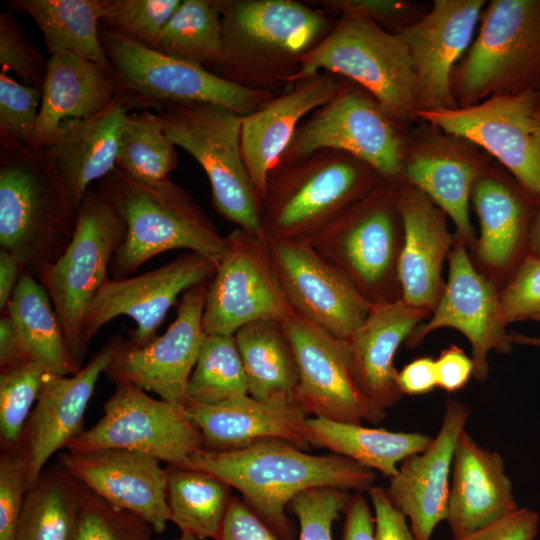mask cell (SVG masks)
<instances>
[{
    "label": "cell",
    "mask_w": 540,
    "mask_h": 540,
    "mask_svg": "<svg viewBox=\"0 0 540 540\" xmlns=\"http://www.w3.org/2000/svg\"><path fill=\"white\" fill-rule=\"evenodd\" d=\"M178 467L211 474L240 492L243 501L281 540H293L286 507L301 492L316 487L367 491L376 474L346 457L312 455L281 439H266L241 449H201Z\"/></svg>",
    "instance_id": "cell-1"
},
{
    "label": "cell",
    "mask_w": 540,
    "mask_h": 540,
    "mask_svg": "<svg viewBox=\"0 0 540 540\" xmlns=\"http://www.w3.org/2000/svg\"><path fill=\"white\" fill-rule=\"evenodd\" d=\"M223 56L215 74L276 94L292 87L304 56L336 21L294 0H217Z\"/></svg>",
    "instance_id": "cell-2"
},
{
    "label": "cell",
    "mask_w": 540,
    "mask_h": 540,
    "mask_svg": "<svg viewBox=\"0 0 540 540\" xmlns=\"http://www.w3.org/2000/svg\"><path fill=\"white\" fill-rule=\"evenodd\" d=\"M98 188L126 226L109 266L113 279L127 278L152 257L173 249H185L216 263L222 256L225 236L187 191L169 178L146 181L116 166Z\"/></svg>",
    "instance_id": "cell-3"
},
{
    "label": "cell",
    "mask_w": 540,
    "mask_h": 540,
    "mask_svg": "<svg viewBox=\"0 0 540 540\" xmlns=\"http://www.w3.org/2000/svg\"><path fill=\"white\" fill-rule=\"evenodd\" d=\"M78 212L47 149L0 148V245L27 273L59 259Z\"/></svg>",
    "instance_id": "cell-4"
},
{
    "label": "cell",
    "mask_w": 540,
    "mask_h": 540,
    "mask_svg": "<svg viewBox=\"0 0 540 540\" xmlns=\"http://www.w3.org/2000/svg\"><path fill=\"white\" fill-rule=\"evenodd\" d=\"M383 180L367 164L337 150L279 162L268 176L261 201L264 237L312 243Z\"/></svg>",
    "instance_id": "cell-5"
},
{
    "label": "cell",
    "mask_w": 540,
    "mask_h": 540,
    "mask_svg": "<svg viewBox=\"0 0 540 540\" xmlns=\"http://www.w3.org/2000/svg\"><path fill=\"white\" fill-rule=\"evenodd\" d=\"M154 110L170 141L203 168L216 211L238 228L265 239L261 200L242 154V116L202 102L166 103Z\"/></svg>",
    "instance_id": "cell-6"
},
{
    "label": "cell",
    "mask_w": 540,
    "mask_h": 540,
    "mask_svg": "<svg viewBox=\"0 0 540 540\" xmlns=\"http://www.w3.org/2000/svg\"><path fill=\"white\" fill-rule=\"evenodd\" d=\"M99 31L115 76L116 96L129 111L151 110L166 103L202 102L245 116L276 95L243 87L203 67L162 54L101 23Z\"/></svg>",
    "instance_id": "cell-7"
},
{
    "label": "cell",
    "mask_w": 540,
    "mask_h": 540,
    "mask_svg": "<svg viewBox=\"0 0 540 540\" xmlns=\"http://www.w3.org/2000/svg\"><path fill=\"white\" fill-rule=\"evenodd\" d=\"M125 222L99 188H89L74 235L64 253L34 276L47 291L73 358L83 366L88 349L83 325L95 296L109 279L111 260L122 244Z\"/></svg>",
    "instance_id": "cell-8"
},
{
    "label": "cell",
    "mask_w": 540,
    "mask_h": 540,
    "mask_svg": "<svg viewBox=\"0 0 540 540\" xmlns=\"http://www.w3.org/2000/svg\"><path fill=\"white\" fill-rule=\"evenodd\" d=\"M319 72L356 82L395 120L417 111V80L406 45L397 33L383 30L369 18L341 15L304 56L297 82Z\"/></svg>",
    "instance_id": "cell-9"
},
{
    "label": "cell",
    "mask_w": 540,
    "mask_h": 540,
    "mask_svg": "<svg viewBox=\"0 0 540 540\" xmlns=\"http://www.w3.org/2000/svg\"><path fill=\"white\" fill-rule=\"evenodd\" d=\"M371 304L401 299L403 226L396 181L383 180L311 243Z\"/></svg>",
    "instance_id": "cell-10"
},
{
    "label": "cell",
    "mask_w": 540,
    "mask_h": 540,
    "mask_svg": "<svg viewBox=\"0 0 540 540\" xmlns=\"http://www.w3.org/2000/svg\"><path fill=\"white\" fill-rule=\"evenodd\" d=\"M539 71L540 0L491 1L459 70L461 103L529 90L526 84Z\"/></svg>",
    "instance_id": "cell-11"
},
{
    "label": "cell",
    "mask_w": 540,
    "mask_h": 540,
    "mask_svg": "<svg viewBox=\"0 0 540 540\" xmlns=\"http://www.w3.org/2000/svg\"><path fill=\"white\" fill-rule=\"evenodd\" d=\"M394 121L370 94L343 84L329 102L300 123L279 162L318 150H337L395 182L403 174L405 156Z\"/></svg>",
    "instance_id": "cell-12"
},
{
    "label": "cell",
    "mask_w": 540,
    "mask_h": 540,
    "mask_svg": "<svg viewBox=\"0 0 540 540\" xmlns=\"http://www.w3.org/2000/svg\"><path fill=\"white\" fill-rule=\"evenodd\" d=\"M293 314L267 241L240 228L225 236V249L207 286L204 332L234 335L249 323L282 322Z\"/></svg>",
    "instance_id": "cell-13"
},
{
    "label": "cell",
    "mask_w": 540,
    "mask_h": 540,
    "mask_svg": "<svg viewBox=\"0 0 540 540\" xmlns=\"http://www.w3.org/2000/svg\"><path fill=\"white\" fill-rule=\"evenodd\" d=\"M203 448V438L185 407L154 399L133 384L118 383L103 406V416L66 450L123 449L181 466Z\"/></svg>",
    "instance_id": "cell-14"
},
{
    "label": "cell",
    "mask_w": 540,
    "mask_h": 540,
    "mask_svg": "<svg viewBox=\"0 0 540 540\" xmlns=\"http://www.w3.org/2000/svg\"><path fill=\"white\" fill-rule=\"evenodd\" d=\"M282 326L298 368L295 401L306 415L356 424H376L386 418V410L372 402L358 383L348 340L296 313Z\"/></svg>",
    "instance_id": "cell-15"
},
{
    "label": "cell",
    "mask_w": 540,
    "mask_h": 540,
    "mask_svg": "<svg viewBox=\"0 0 540 540\" xmlns=\"http://www.w3.org/2000/svg\"><path fill=\"white\" fill-rule=\"evenodd\" d=\"M417 116L495 156L540 199V138L533 91L496 95L462 108L417 110Z\"/></svg>",
    "instance_id": "cell-16"
},
{
    "label": "cell",
    "mask_w": 540,
    "mask_h": 540,
    "mask_svg": "<svg viewBox=\"0 0 540 540\" xmlns=\"http://www.w3.org/2000/svg\"><path fill=\"white\" fill-rule=\"evenodd\" d=\"M209 281L182 294L176 319L163 335L138 348L122 339L104 372L108 379L133 384L185 407L188 381L206 337L202 319Z\"/></svg>",
    "instance_id": "cell-17"
},
{
    "label": "cell",
    "mask_w": 540,
    "mask_h": 540,
    "mask_svg": "<svg viewBox=\"0 0 540 540\" xmlns=\"http://www.w3.org/2000/svg\"><path fill=\"white\" fill-rule=\"evenodd\" d=\"M448 260V281L436 309L413 330L405 345L409 349L417 347L438 328L457 329L470 343L473 376L483 381L489 374L490 351L509 354L513 348L501 314L500 294L494 283L474 267L457 234Z\"/></svg>",
    "instance_id": "cell-18"
},
{
    "label": "cell",
    "mask_w": 540,
    "mask_h": 540,
    "mask_svg": "<svg viewBox=\"0 0 540 540\" xmlns=\"http://www.w3.org/2000/svg\"><path fill=\"white\" fill-rule=\"evenodd\" d=\"M217 263L199 254L188 252L161 267L136 277L108 279L86 314L83 343H89L112 319L125 315L136 328L125 343L143 347L153 341L156 331L178 296L187 289L212 278Z\"/></svg>",
    "instance_id": "cell-19"
},
{
    "label": "cell",
    "mask_w": 540,
    "mask_h": 540,
    "mask_svg": "<svg viewBox=\"0 0 540 540\" xmlns=\"http://www.w3.org/2000/svg\"><path fill=\"white\" fill-rule=\"evenodd\" d=\"M267 243L295 313L330 334L349 340L371 308L350 278L311 243L280 240Z\"/></svg>",
    "instance_id": "cell-20"
},
{
    "label": "cell",
    "mask_w": 540,
    "mask_h": 540,
    "mask_svg": "<svg viewBox=\"0 0 540 540\" xmlns=\"http://www.w3.org/2000/svg\"><path fill=\"white\" fill-rule=\"evenodd\" d=\"M58 462L91 493L141 517L155 533L166 530V468L158 459L123 449H97L67 451Z\"/></svg>",
    "instance_id": "cell-21"
},
{
    "label": "cell",
    "mask_w": 540,
    "mask_h": 540,
    "mask_svg": "<svg viewBox=\"0 0 540 540\" xmlns=\"http://www.w3.org/2000/svg\"><path fill=\"white\" fill-rule=\"evenodd\" d=\"M483 5L482 0H436L429 13L397 31L416 76L418 110L456 108L451 72L471 41Z\"/></svg>",
    "instance_id": "cell-22"
},
{
    "label": "cell",
    "mask_w": 540,
    "mask_h": 540,
    "mask_svg": "<svg viewBox=\"0 0 540 540\" xmlns=\"http://www.w3.org/2000/svg\"><path fill=\"white\" fill-rule=\"evenodd\" d=\"M121 342V336H113L77 373L45 380L19 445L27 461L28 489L49 459L83 432L96 384Z\"/></svg>",
    "instance_id": "cell-23"
},
{
    "label": "cell",
    "mask_w": 540,
    "mask_h": 540,
    "mask_svg": "<svg viewBox=\"0 0 540 540\" xmlns=\"http://www.w3.org/2000/svg\"><path fill=\"white\" fill-rule=\"evenodd\" d=\"M470 413L464 403L448 400L437 435L423 451L405 458L389 478L387 496L409 519L416 540H431L446 518L454 451Z\"/></svg>",
    "instance_id": "cell-24"
},
{
    "label": "cell",
    "mask_w": 540,
    "mask_h": 540,
    "mask_svg": "<svg viewBox=\"0 0 540 540\" xmlns=\"http://www.w3.org/2000/svg\"><path fill=\"white\" fill-rule=\"evenodd\" d=\"M342 85L336 75L319 72L301 79L241 117L243 159L261 201L268 176L279 163L302 119L329 102Z\"/></svg>",
    "instance_id": "cell-25"
},
{
    "label": "cell",
    "mask_w": 540,
    "mask_h": 540,
    "mask_svg": "<svg viewBox=\"0 0 540 540\" xmlns=\"http://www.w3.org/2000/svg\"><path fill=\"white\" fill-rule=\"evenodd\" d=\"M397 203L403 226L401 299L432 314L445 289L443 263L449 258L454 237L445 212L408 182L397 184Z\"/></svg>",
    "instance_id": "cell-26"
},
{
    "label": "cell",
    "mask_w": 540,
    "mask_h": 540,
    "mask_svg": "<svg viewBox=\"0 0 540 540\" xmlns=\"http://www.w3.org/2000/svg\"><path fill=\"white\" fill-rule=\"evenodd\" d=\"M503 457L480 446L466 429L454 451L446 522L453 539L518 509Z\"/></svg>",
    "instance_id": "cell-27"
},
{
    "label": "cell",
    "mask_w": 540,
    "mask_h": 540,
    "mask_svg": "<svg viewBox=\"0 0 540 540\" xmlns=\"http://www.w3.org/2000/svg\"><path fill=\"white\" fill-rule=\"evenodd\" d=\"M185 409L209 451H233L266 439L285 440L303 450L311 446L307 415L297 405L244 395L215 405L187 403Z\"/></svg>",
    "instance_id": "cell-28"
},
{
    "label": "cell",
    "mask_w": 540,
    "mask_h": 540,
    "mask_svg": "<svg viewBox=\"0 0 540 540\" xmlns=\"http://www.w3.org/2000/svg\"><path fill=\"white\" fill-rule=\"evenodd\" d=\"M430 312L402 299L371 305L363 324L348 340L353 369L364 393L380 408L394 406L403 396L394 357Z\"/></svg>",
    "instance_id": "cell-29"
},
{
    "label": "cell",
    "mask_w": 540,
    "mask_h": 540,
    "mask_svg": "<svg viewBox=\"0 0 540 540\" xmlns=\"http://www.w3.org/2000/svg\"><path fill=\"white\" fill-rule=\"evenodd\" d=\"M41 89L36 149L49 147L64 122L99 113L117 94L113 71L73 54L49 56Z\"/></svg>",
    "instance_id": "cell-30"
},
{
    "label": "cell",
    "mask_w": 540,
    "mask_h": 540,
    "mask_svg": "<svg viewBox=\"0 0 540 540\" xmlns=\"http://www.w3.org/2000/svg\"><path fill=\"white\" fill-rule=\"evenodd\" d=\"M129 109L118 96L99 113L66 121L45 148L54 158L76 208L92 182L115 167L121 130Z\"/></svg>",
    "instance_id": "cell-31"
},
{
    "label": "cell",
    "mask_w": 540,
    "mask_h": 540,
    "mask_svg": "<svg viewBox=\"0 0 540 540\" xmlns=\"http://www.w3.org/2000/svg\"><path fill=\"white\" fill-rule=\"evenodd\" d=\"M482 174L480 165L466 154L452 147L429 146L404 159L402 175L452 219L456 234L474 250L477 239L469 217V199Z\"/></svg>",
    "instance_id": "cell-32"
},
{
    "label": "cell",
    "mask_w": 540,
    "mask_h": 540,
    "mask_svg": "<svg viewBox=\"0 0 540 540\" xmlns=\"http://www.w3.org/2000/svg\"><path fill=\"white\" fill-rule=\"evenodd\" d=\"M12 320L28 362L56 376H70L81 366L71 355L49 295L39 281L23 271L5 311Z\"/></svg>",
    "instance_id": "cell-33"
},
{
    "label": "cell",
    "mask_w": 540,
    "mask_h": 540,
    "mask_svg": "<svg viewBox=\"0 0 540 540\" xmlns=\"http://www.w3.org/2000/svg\"><path fill=\"white\" fill-rule=\"evenodd\" d=\"M234 338L249 395L265 402L297 405L298 368L282 322H252L237 330Z\"/></svg>",
    "instance_id": "cell-34"
},
{
    "label": "cell",
    "mask_w": 540,
    "mask_h": 540,
    "mask_svg": "<svg viewBox=\"0 0 540 540\" xmlns=\"http://www.w3.org/2000/svg\"><path fill=\"white\" fill-rule=\"evenodd\" d=\"M305 427L311 446L325 448L389 478L397 473L399 463L423 451L432 440L419 432H394L317 417H307Z\"/></svg>",
    "instance_id": "cell-35"
},
{
    "label": "cell",
    "mask_w": 540,
    "mask_h": 540,
    "mask_svg": "<svg viewBox=\"0 0 540 540\" xmlns=\"http://www.w3.org/2000/svg\"><path fill=\"white\" fill-rule=\"evenodd\" d=\"M480 222L475 251L480 265L499 278L517 260L525 239V209L517 195L500 179L482 174L472 189Z\"/></svg>",
    "instance_id": "cell-36"
},
{
    "label": "cell",
    "mask_w": 540,
    "mask_h": 540,
    "mask_svg": "<svg viewBox=\"0 0 540 540\" xmlns=\"http://www.w3.org/2000/svg\"><path fill=\"white\" fill-rule=\"evenodd\" d=\"M4 4L34 20L49 56L73 54L113 71L100 39L102 0H10Z\"/></svg>",
    "instance_id": "cell-37"
},
{
    "label": "cell",
    "mask_w": 540,
    "mask_h": 540,
    "mask_svg": "<svg viewBox=\"0 0 540 540\" xmlns=\"http://www.w3.org/2000/svg\"><path fill=\"white\" fill-rule=\"evenodd\" d=\"M88 489L59 462L27 490L14 540H75Z\"/></svg>",
    "instance_id": "cell-38"
},
{
    "label": "cell",
    "mask_w": 540,
    "mask_h": 540,
    "mask_svg": "<svg viewBox=\"0 0 540 540\" xmlns=\"http://www.w3.org/2000/svg\"><path fill=\"white\" fill-rule=\"evenodd\" d=\"M170 522L197 540H215L232 496L231 487L206 472L166 467Z\"/></svg>",
    "instance_id": "cell-39"
},
{
    "label": "cell",
    "mask_w": 540,
    "mask_h": 540,
    "mask_svg": "<svg viewBox=\"0 0 540 540\" xmlns=\"http://www.w3.org/2000/svg\"><path fill=\"white\" fill-rule=\"evenodd\" d=\"M150 48L215 74L223 56L217 0H182Z\"/></svg>",
    "instance_id": "cell-40"
},
{
    "label": "cell",
    "mask_w": 540,
    "mask_h": 540,
    "mask_svg": "<svg viewBox=\"0 0 540 540\" xmlns=\"http://www.w3.org/2000/svg\"><path fill=\"white\" fill-rule=\"evenodd\" d=\"M244 395H249L248 384L234 335L206 334L188 381L186 404L215 405Z\"/></svg>",
    "instance_id": "cell-41"
},
{
    "label": "cell",
    "mask_w": 540,
    "mask_h": 540,
    "mask_svg": "<svg viewBox=\"0 0 540 540\" xmlns=\"http://www.w3.org/2000/svg\"><path fill=\"white\" fill-rule=\"evenodd\" d=\"M175 145L151 110L129 111L118 145L116 166L146 181H162L177 166Z\"/></svg>",
    "instance_id": "cell-42"
},
{
    "label": "cell",
    "mask_w": 540,
    "mask_h": 540,
    "mask_svg": "<svg viewBox=\"0 0 540 540\" xmlns=\"http://www.w3.org/2000/svg\"><path fill=\"white\" fill-rule=\"evenodd\" d=\"M49 375L43 366L34 362L0 372L1 450L19 447L28 418Z\"/></svg>",
    "instance_id": "cell-43"
},
{
    "label": "cell",
    "mask_w": 540,
    "mask_h": 540,
    "mask_svg": "<svg viewBox=\"0 0 540 540\" xmlns=\"http://www.w3.org/2000/svg\"><path fill=\"white\" fill-rule=\"evenodd\" d=\"M42 89L0 72V144L2 148L36 149Z\"/></svg>",
    "instance_id": "cell-44"
},
{
    "label": "cell",
    "mask_w": 540,
    "mask_h": 540,
    "mask_svg": "<svg viewBox=\"0 0 540 540\" xmlns=\"http://www.w3.org/2000/svg\"><path fill=\"white\" fill-rule=\"evenodd\" d=\"M182 0H102L100 23L150 47Z\"/></svg>",
    "instance_id": "cell-45"
},
{
    "label": "cell",
    "mask_w": 540,
    "mask_h": 540,
    "mask_svg": "<svg viewBox=\"0 0 540 540\" xmlns=\"http://www.w3.org/2000/svg\"><path fill=\"white\" fill-rule=\"evenodd\" d=\"M153 532L141 517L88 490L75 540H153Z\"/></svg>",
    "instance_id": "cell-46"
},
{
    "label": "cell",
    "mask_w": 540,
    "mask_h": 540,
    "mask_svg": "<svg viewBox=\"0 0 540 540\" xmlns=\"http://www.w3.org/2000/svg\"><path fill=\"white\" fill-rule=\"evenodd\" d=\"M351 496L348 490L316 487L293 498L289 508L299 523L298 540H333V523L344 513Z\"/></svg>",
    "instance_id": "cell-47"
},
{
    "label": "cell",
    "mask_w": 540,
    "mask_h": 540,
    "mask_svg": "<svg viewBox=\"0 0 540 540\" xmlns=\"http://www.w3.org/2000/svg\"><path fill=\"white\" fill-rule=\"evenodd\" d=\"M1 71H12L22 84L42 87L47 60L25 37L12 11L0 14Z\"/></svg>",
    "instance_id": "cell-48"
},
{
    "label": "cell",
    "mask_w": 540,
    "mask_h": 540,
    "mask_svg": "<svg viewBox=\"0 0 540 540\" xmlns=\"http://www.w3.org/2000/svg\"><path fill=\"white\" fill-rule=\"evenodd\" d=\"M28 490V468L21 449L1 450L0 540H14Z\"/></svg>",
    "instance_id": "cell-49"
},
{
    "label": "cell",
    "mask_w": 540,
    "mask_h": 540,
    "mask_svg": "<svg viewBox=\"0 0 540 540\" xmlns=\"http://www.w3.org/2000/svg\"><path fill=\"white\" fill-rule=\"evenodd\" d=\"M501 314L505 324L540 315V256L524 257L502 293Z\"/></svg>",
    "instance_id": "cell-50"
},
{
    "label": "cell",
    "mask_w": 540,
    "mask_h": 540,
    "mask_svg": "<svg viewBox=\"0 0 540 540\" xmlns=\"http://www.w3.org/2000/svg\"><path fill=\"white\" fill-rule=\"evenodd\" d=\"M215 540H281L241 499L231 497Z\"/></svg>",
    "instance_id": "cell-51"
},
{
    "label": "cell",
    "mask_w": 540,
    "mask_h": 540,
    "mask_svg": "<svg viewBox=\"0 0 540 540\" xmlns=\"http://www.w3.org/2000/svg\"><path fill=\"white\" fill-rule=\"evenodd\" d=\"M538 529V513L524 507L455 540H535Z\"/></svg>",
    "instance_id": "cell-52"
},
{
    "label": "cell",
    "mask_w": 540,
    "mask_h": 540,
    "mask_svg": "<svg viewBox=\"0 0 540 540\" xmlns=\"http://www.w3.org/2000/svg\"><path fill=\"white\" fill-rule=\"evenodd\" d=\"M315 3L327 14H354L373 21L399 22L411 11L410 5L401 0H321Z\"/></svg>",
    "instance_id": "cell-53"
},
{
    "label": "cell",
    "mask_w": 540,
    "mask_h": 540,
    "mask_svg": "<svg viewBox=\"0 0 540 540\" xmlns=\"http://www.w3.org/2000/svg\"><path fill=\"white\" fill-rule=\"evenodd\" d=\"M368 494L374 509V540H416L407 517L391 503L385 488L374 485Z\"/></svg>",
    "instance_id": "cell-54"
},
{
    "label": "cell",
    "mask_w": 540,
    "mask_h": 540,
    "mask_svg": "<svg viewBox=\"0 0 540 540\" xmlns=\"http://www.w3.org/2000/svg\"><path fill=\"white\" fill-rule=\"evenodd\" d=\"M435 367L438 387L449 393L464 388L474 374L472 358L454 344L441 351Z\"/></svg>",
    "instance_id": "cell-55"
},
{
    "label": "cell",
    "mask_w": 540,
    "mask_h": 540,
    "mask_svg": "<svg viewBox=\"0 0 540 540\" xmlns=\"http://www.w3.org/2000/svg\"><path fill=\"white\" fill-rule=\"evenodd\" d=\"M397 382L403 395L432 392L438 387L435 360L429 356L414 359L398 371Z\"/></svg>",
    "instance_id": "cell-56"
},
{
    "label": "cell",
    "mask_w": 540,
    "mask_h": 540,
    "mask_svg": "<svg viewBox=\"0 0 540 540\" xmlns=\"http://www.w3.org/2000/svg\"><path fill=\"white\" fill-rule=\"evenodd\" d=\"M344 514L341 540H374V517L362 494L351 496Z\"/></svg>",
    "instance_id": "cell-57"
},
{
    "label": "cell",
    "mask_w": 540,
    "mask_h": 540,
    "mask_svg": "<svg viewBox=\"0 0 540 540\" xmlns=\"http://www.w3.org/2000/svg\"><path fill=\"white\" fill-rule=\"evenodd\" d=\"M25 362L18 336L8 314L0 318V372L13 369Z\"/></svg>",
    "instance_id": "cell-58"
},
{
    "label": "cell",
    "mask_w": 540,
    "mask_h": 540,
    "mask_svg": "<svg viewBox=\"0 0 540 540\" xmlns=\"http://www.w3.org/2000/svg\"><path fill=\"white\" fill-rule=\"evenodd\" d=\"M24 266L10 252L0 250V310L5 313L15 288L23 273Z\"/></svg>",
    "instance_id": "cell-59"
},
{
    "label": "cell",
    "mask_w": 540,
    "mask_h": 540,
    "mask_svg": "<svg viewBox=\"0 0 540 540\" xmlns=\"http://www.w3.org/2000/svg\"><path fill=\"white\" fill-rule=\"evenodd\" d=\"M531 254L540 256V199L539 207L528 237Z\"/></svg>",
    "instance_id": "cell-60"
},
{
    "label": "cell",
    "mask_w": 540,
    "mask_h": 540,
    "mask_svg": "<svg viewBox=\"0 0 540 540\" xmlns=\"http://www.w3.org/2000/svg\"><path fill=\"white\" fill-rule=\"evenodd\" d=\"M534 320L540 322V315L537 316ZM511 339L513 344L540 347V334L536 336H529L520 333H512Z\"/></svg>",
    "instance_id": "cell-61"
},
{
    "label": "cell",
    "mask_w": 540,
    "mask_h": 540,
    "mask_svg": "<svg viewBox=\"0 0 540 540\" xmlns=\"http://www.w3.org/2000/svg\"><path fill=\"white\" fill-rule=\"evenodd\" d=\"M159 540H162V539H159ZM170 540H197V539H195L194 537H192L189 534L180 533L179 537L174 538V539H170Z\"/></svg>",
    "instance_id": "cell-62"
},
{
    "label": "cell",
    "mask_w": 540,
    "mask_h": 540,
    "mask_svg": "<svg viewBox=\"0 0 540 540\" xmlns=\"http://www.w3.org/2000/svg\"><path fill=\"white\" fill-rule=\"evenodd\" d=\"M538 134H539V138H540V112L538 114Z\"/></svg>",
    "instance_id": "cell-63"
}]
</instances>
